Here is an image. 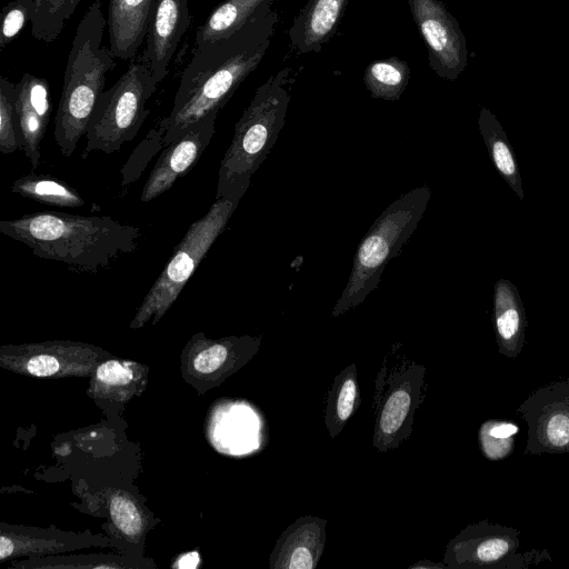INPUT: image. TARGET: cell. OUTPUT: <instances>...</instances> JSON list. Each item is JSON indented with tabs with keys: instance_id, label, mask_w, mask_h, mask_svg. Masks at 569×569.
Segmentation results:
<instances>
[{
	"instance_id": "9",
	"label": "cell",
	"mask_w": 569,
	"mask_h": 569,
	"mask_svg": "<svg viewBox=\"0 0 569 569\" xmlns=\"http://www.w3.org/2000/svg\"><path fill=\"white\" fill-rule=\"evenodd\" d=\"M519 532L487 521L469 525L447 546L445 565L451 568H523L537 552L517 553Z\"/></svg>"
},
{
	"instance_id": "27",
	"label": "cell",
	"mask_w": 569,
	"mask_h": 569,
	"mask_svg": "<svg viewBox=\"0 0 569 569\" xmlns=\"http://www.w3.org/2000/svg\"><path fill=\"white\" fill-rule=\"evenodd\" d=\"M110 515L114 525L127 536L133 537L140 533L141 515L130 499L114 496L110 502Z\"/></svg>"
},
{
	"instance_id": "29",
	"label": "cell",
	"mask_w": 569,
	"mask_h": 569,
	"mask_svg": "<svg viewBox=\"0 0 569 569\" xmlns=\"http://www.w3.org/2000/svg\"><path fill=\"white\" fill-rule=\"evenodd\" d=\"M97 378L111 386H121L132 379V371L129 367L116 360H110L98 368Z\"/></svg>"
},
{
	"instance_id": "19",
	"label": "cell",
	"mask_w": 569,
	"mask_h": 569,
	"mask_svg": "<svg viewBox=\"0 0 569 569\" xmlns=\"http://www.w3.org/2000/svg\"><path fill=\"white\" fill-rule=\"evenodd\" d=\"M276 0H224L218 4L197 29L194 46L230 37L250 21L272 10Z\"/></svg>"
},
{
	"instance_id": "4",
	"label": "cell",
	"mask_w": 569,
	"mask_h": 569,
	"mask_svg": "<svg viewBox=\"0 0 569 569\" xmlns=\"http://www.w3.org/2000/svg\"><path fill=\"white\" fill-rule=\"evenodd\" d=\"M290 69L282 68L259 86L234 127L218 171L216 198L240 202L251 178L273 148L284 124Z\"/></svg>"
},
{
	"instance_id": "7",
	"label": "cell",
	"mask_w": 569,
	"mask_h": 569,
	"mask_svg": "<svg viewBox=\"0 0 569 569\" xmlns=\"http://www.w3.org/2000/svg\"><path fill=\"white\" fill-rule=\"evenodd\" d=\"M238 204L226 198L214 199L207 213L190 224L147 292L131 327H140L151 318L157 322L169 310L209 249L224 231Z\"/></svg>"
},
{
	"instance_id": "16",
	"label": "cell",
	"mask_w": 569,
	"mask_h": 569,
	"mask_svg": "<svg viewBox=\"0 0 569 569\" xmlns=\"http://www.w3.org/2000/svg\"><path fill=\"white\" fill-rule=\"evenodd\" d=\"M156 0H109V48L114 58L130 60L136 57L147 37Z\"/></svg>"
},
{
	"instance_id": "21",
	"label": "cell",
	"mask_w": 569,
	"mask_h": 569,
	"mask_svg": "<svg viewBox=\"0 0 569 569\" xmlns=\"http://www.w3.org/2000/svg\"><path fill=\"white\" fill-rule=\"evenodd\" d=\"M360 402L357 369L351 363L336 376L326 398L325 425L332 439L342 431Z\"/></svg>"
},
{
	"instance_id": "2",
	"label": "cell",
	"mask_w": 569,
	"mask_h": 569,
	"mask_svg": "<svg viewBox=\"0 0 569 569\" xmlns=\"http://www.w3.org/2000/svg\"><path fill=\"white\" fill-rule=\"evenodd\" d=\"M0 232L29 247L36 257L79 273H98L133 253L139 227L111 217L39 211L0 221Z\"/></svg>"
},
{
	"instance_id": "11",
	"label": "cell",
	"mask_w": 569,
	"mask_h": 569,
	"mask_svg": "<svg viewBox=\"0 0 569 569\" xmlns=\"http://www.w3.org/2000/svg\"><path fill=\"white\" fill-rule=\"evenodd\" d=\"M518 412L529 427L527 452H569V380L536 390Z\"/></svg>"
},
{
	"instance_id": "14",
	"label": "cell",
	"mask_w": 569,
	"mask_h": 569,
	"mask_svg": "<svg viewBox=\"0 0 569 569\" xmlns=\"http://www.w3.org/2000/svg\"><path fill=\"white\" fill-rule=\"evenodd\" d=\"M51 109L48 81L31 73H23L17 83L14 119L21 150L33 169L40 161V144L48 128Z\"/></svg>"
},
{
	"instance_id": "22",
	"label": "cell",
	"mask_w": 569,
	"mask_h": 569,
	"mask_svg": "<svg viewBox=\"0 0 569 569\" xmlns=\"http://www.w3.org/2000/svg\"><path fill=\"white\" fill-rule=\"evenodd\" d=\"M11 191L51 207L78 208L84 204V199L74 188L49 174H24L13 181Z\"/></svg>"
},
{
	"instance_id": "23",
	"label": "cell",
	"mask_w": 569,
	"mask_h": 569,
	"mask_svg": "<svg viewBox=\"0 0 569 569\" xmlns=\"http://www.w3.org/2000/svg\"><path fill=\"white\" fill-rule=\"evenodd\" d=\"M410 78L407 61L398 57L371 61L365 69L363 82L371 97L387 101H398Z\"/></svg>"
},
{
	"instance_id": "30",
	"label": "cell",
	"mask_w": 569,
	"mask_h": 569,
	"mask_svg": "<svg viewBox=\"0 0 569 569\" xmlns=\"http://www.w3.org/2000/svg\"><path fill=\"white\" fill-rule=\"evenodd\" d=\"M28 371L36 377H48L59 370V361L50 355H37L29 359Z\"/></svg>"
},
{
	"instance_id": "6",
	"label": "cell",
	"mask_w": 569,
	"mask_h": 569,
	"mask_svg": "<svg viewBox=\"0 0 569 569\" xmlns=\"http://www.w3.org/2000/svg\"><path fill=\"white\" fill-rule=\"evenodd\" d=\"M157 86L141 59L131 62L117 82L101 93L87 128L82 158L92 151L116 152L133 140L150 113L146 104Z\"/></svg>"
},
{
	"instance_id": "17",
	"label": "cell",
	"mask_w": 569,
	"mask_h": 569,
	"mask_svg": "<svg viewBox=\"0 0 569 569\" xmlns=\"http://www.w3.org/2000/svg\"><path fill=\"white\" fill-rule=\"evenodd\" d=\"M348 0H309L288 31L299 53H319L336 33Z\"/></svg>"
},
{
	"instance_id": "25",
	"label": "cell",
	"mask_w": 569,
	"mask_h": 569,
	"mask_svg": "<svg viewBox=\"0 0 569 569\" xmlns=\"http://www.w3.org/2000/svg\"><path fill=\"white\" fill-rule=\"evenodd\" d=\"M16 98L17 83L2 76L0 78V152L2 154L22 149L14 119Z\"/></svg>"
},
{
	"instance_id": "8",
	"label": "cell",
	"mask_w": 569,
	"mask_h": 569,
	"mask_svg": "<svg viewBox=\"0 0 569 569\" xmlns=\"http://www.w3.org/2000/svg\"><path fill=\"white\" fill-rule=\"evenodd\" d=\"M425 366L407 357H386L375 383L372 445L379 452L398 448L412 432L421 402Z\"/></svg>"
},
{
	"instance_id": "26",
	"label": "cell",
	"mask_w": 569,
	"mask_h": 569,
	"mask_svg": "<svg viewBox=\"0 0 569 569\" xmlns=\"http://www.w3.org/2000/svg\"><path fill=\"white\" fill-rule=\"evenodd\" d=\"M34 0H13L1 11L0 50L11 43L36 16Z\"/></svg>"
},
{
	"instance_id": "1",
	"label": "cell",
	"mask_w": 569,
	"mask_h": 569,
	"mask_svg": "<svg viewBox=\"0 0 569 569\" xmlns=\"http://www.w3.org/2000/svg\"><path fill=\"white\" fill-rule=\"evenodd\" d=\"M279 19L272 9L228 38L196 47L181 74L170 113L157 123L164 133L163 147L207 113L223 108L261 62Z\"/></svg>"
},
{
	"instance_id": "20",
	"label": "cell",
	"mask_w": 569,
	"mask_h": 569,
	"mask_svg": "<svg viewBox=\"0 0 569 569\" xmlns=\"http://www.w3.org/2000/svg\"><path fill=\"white\" fill-rule=\"evenodd\" d=\"M478 126L497 172L519 200H523L525 191L516 154L499 120L488 108L481 107Z\"/></svg>"
},
{
	"instance_id": "28",
	"label": "cell",
	"mask_w": 569,
	"mask_h": 569,
	"mask_svg": "<svg viewBox=\"0 0 569 569\" xmlns=\"http://www.w3.org/2000/svg\"><path fill=\"white\" fill-rule=\"evenodd\" d=\"M229 356V346L226 343H213L200 351L194 360L193 366L198 372L211 373L220 368Z\"/></svg>"
},
{
	"instance_id": "3",
	"label": "cell",
	"mask_w": 569,
	"mask_h": 569,
	"mask_svg": "<svg viewBox=\"0 0 569 569\" xmlns=\"http://www.w3.org/2000/svg\"><path fill=\"white\" fill-rule=\"evenodd\" d=\"M106 27L101 1L94 0L77 27L54 118V140L66 157L73 153L78 141L86 134L96 104L104 91L106 74L117 64L110 48L101 46Z\"/></svg>"
},
{
	"instance_id": "13",
	"label": "cell",
	"mask_w": 569,
	"mask_h": 569,
	"mask_svg": "<svg viewBox=\"0 0 569 569\" xmlns=\"http://www.w3.org/2000/svg\"><path fill=\"white\" fill-rule=\"evenodd\" d=\"M189 26L188 0L154 1L141 60L157 83L167 77L172 57Z\"/></svg>"
},
{
	"instance_id": "15",
	"label": "cell",
	"mask_w": 569,
	"mask_h": 569,
	"mask_svg": "<svg viewBox=\"0 0 569 569\" xmlns=\"http://www.w3.org/2000/svg\"><path fill=\"white\" fill-rule=\"evenodd\" d=\"M327 521L302 516L279 537L270 557L273 569H315L323 553Z\"/></svg>"
},
{
	"instance_id": "5",
	"label": "cell",
	"mask_w": 569,
	"mask_h": 569,
	"mask_svg": "<svg viewBox=\"0 0 569 569\" xmlns=\"http://www.w3.org/2000/svg\"><path fill=\"white\" fill-rule=\"evenodd\" d=\"M430 198L428 186L415 188L391 202L375 220L358 246L350 277L332 317L355 309L378 288L387 263L399 254L417 229Z\"/></svg>"
},
{
	"instance_id": "24",
	"label": "cell",
	"mask_w": 569,
	"mask_h": 569,
	"mask_svg": "<svg viewBox=\"0 0 569 569\" xmlns=\"http://www.w3.org/2000/svg\"><path fill=\"white\" fill-rule=\"evenodd\" d=\"M36 16L31 21V33L40 41L50 43L63 30L81 0H34Z\"/></svg>"
},
{
	"instance_id": "10",
	"label": "cell",
	"mask_w": 569,
	"mask_h": 569,
	"mask_svg": "<svg viewBox=\"0 0 569 569\" xmlns=\"http://www.w3.org/2000/svg\"><path fill=\"white\" fill-rule=\"evenodd\" d=\"M408 4L427 46L430 68L455 81L468 62L466 38L457 19L440 0H408Z\"/></svg>"
},
{
	"instance_id": "18",
	"label": "cell",
	"mask_w": 569,
	"mask_h": 569,
	"mask_svg": "<svg viewBox=\"0 0 569 569\" xmlns=\"http://www.w3.org/2000/svg\"><path fill=\"white\" fill-rule=\"evenodd\" d=\"M492 316L499 352L516 358L525 343L527 317L518 288L508 279L495 283Z\"/></svg>"
},
{
	"instance_id": "12",
	"label": "cell",
	"mask_w": 569,
	"mask_h": 569,
	"mask_svg": "<svg viewBox=\"0 0 569 569\" xmlns=\"http://www.w3.org/2000/svg\"><path fill=\"white\" fill-rule=\"evenodd\" d=\"M219 110H213L190 124L160 154L141 191L140 200L149 202L168 191L198 162L214 134Z\"/></svg>"
},
{
	"instance_id": "31",
	"label": "cell",
	"mask_w": 569,
	"mask_h": 569,
	"mask_svg": "<svg viewBox=\"0 0 569 569\" xmlns=\"http://www.w3.org/2000/svg\"><path fill=\"white\" fill-rule=\"evenodd\" d=\"M13 550V545L9 538L1 536L0 538V558L4 559L10 556Z\"/></svg>"
}]
</instances>
